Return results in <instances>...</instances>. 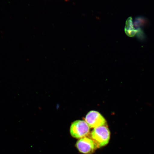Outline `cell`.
<instances>
[{
	"label": "cell",
	"mask_w": 154,
	"mask_h": 154,
	"mask_svg": "<svg viewBox=\"0 0 154 154\" xmlns=\"http://www.w3.org/2000/svg\"><path fill=\"white\" fill-rule=\"evenodd\" d=\"M90 128L85 121L76 120L72 123L70 128V133L72 137L81 138L89 134Z\"/></svg>",
	"instance_id": "7a4b0ae2"
},
{
	"label": "cell",
	"mask_w": 154,
	"mask_h": 154,
	"mask_svg": "<svg viewBox=\"0 0 154 154\" xmlns=\"http://www.w3.org/2000/svg\"><path fill=\"white\" fill-rule=\"evenodd\" d=\"M85 121L90 128H96L106 124V121L97 111H91L86 115Z\"/></svg>",
	"instance_id": "3957f363"
},
{
	"label": "cell",
	"mask_w": 154,
	"mask_h": 154,
	"mask_svg": "<svg viewBox=\"0 0 154 154\" xmlns=\"http://www.w3.org/2000/svg\"><path fill=\"white\" fill-rule=\"evenodd\" d=\"M110 135V131L105 125L94 128L91 133V137L97 148H99L109 143Z\"/></svg>",
	"instance_id": "6da1fadb"
},
{
	"label": "cell",
	"mask_w": 154,
	"mask_h": 154,
	"mask_svg": "<svg viewBox=\"0 0 154 154\" xmlns=\"http://www.w3.org/2000/svg\"><path fill=\"white\" fill-rule=\"evenodd\" d=\"M125 31L126 34L130 37L134 36L137 32V31L134 28L131 18H128L126 21Z\"/></svg>",
	"instance_id": "5b68a950"
},
{
	"label": "cell",
	"mask_w": 154,
	"mask_h": 154,
	"mask_svg": "<svg viewBox=\"0 0 154 154\" xmlns=\"http://www.w3.org/2000/svg\"><path fill=\"white\" fill-rule=\"evenodd\" d=\"M66 1H67V0H66Z\"/></svg>",
	"instance_id": "8992f818"
},
{
	"label": "cell",
	"mask_w": 154,
	"mask_h": 154,
	"mask_svg": "<svg viewBox=\"0 0 154 154\" xmlns=\"http://www.w3.org/2000/svg\"><path fill=\"white\" fill-rule=\"evenodd\" d=\"M76 146L78 151L84 154H91L94 152L97 146L91 138L84 137L77 142Z\"/></svg>",
	"instance_id": "277c9868"
}]
</instances>
